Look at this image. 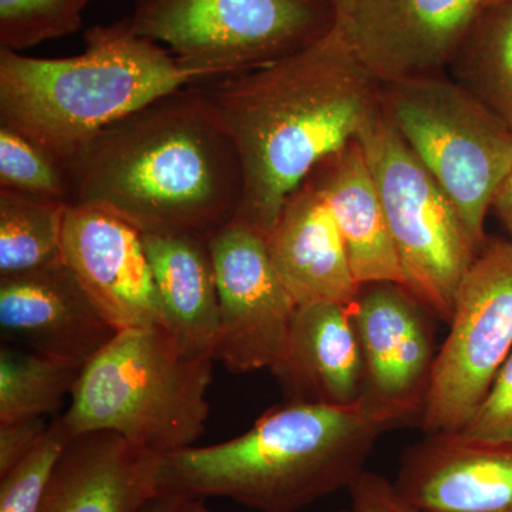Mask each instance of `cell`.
Instances as JSON below:
<instances>
[{
    "mask_svg": "<svg viewBox=\"0 0 512 512\" xmlns=\"http://www.w3.org/2000/svg\"><path fill=\"white\" fill-rule=\"evenodd\" d=\"M204 89L241 161L238 218L265 235L289 195L326 158L356 140L380 110V83L339 23L301 52L210 80Z\"/></svg>",
    "mask_w": 512,
    "mask_h": 512,
    "instance_id": "cell-1",
    "label": "cell"
},
{
    "mask_svg": "<svg viewBox=\"0 0 512 512\" xmlns=\"http://www.w3.org/2000/svg\"><path fill=\"white\" fill-rule=\"evenodd\" d=\"M66 167L72 205L113 212L143 234L210 238L241 210L237 147L200 83L111 124Z\"/></svg>",
    "mask_w": 512,
    "mask_h": 512,
    "instance_id": "cell-2",
    "label": "cell"
},
{
    "mask_svg": "<svg viewBox=\"0 0 512 512\" xmlns=\"http://www.w3.org/2000/svg\"><path fill=\"white\" fill-rule=\"evenodd\" d=\"M399 426L396 414L366 397L349 406L288 402L266 410L235 439L161 456L158 490L296 512L349 490L379 437Z\"/></svg>",
    "mask_w": 512,
    "mask_h": 512,
    "instance_id": "cell-3",
    "label": "cell"
},
{
    "mask_svg": "<svg viewBox=\"0 0 512 512\" xmlns=\"http://www.w3.org/2000/svg\"><path fill=\"white\" fill-rule=\"evenodd\" d=\"M84 45L80 55L64 59L0 47V126L64 165L101 131L157 97L212 80L138 35L130 18L93 26Z\"/></svg>",
    "mask_w": 512,
    "mask_h": 512,
    "instance_id": "cell-4",
    "label": "cell"
},
{
    "mask_svg": "<svg viewBox=\"0 0 512 512\" xmlns=\"http://www.w3.org/2000/svg\"><path fill=\"white\" fill-rule=\"evenodd\" d=\"M214 362L185 356L164 326L120 330L83 367L64 423L73 436L110 431L160 456L195 446Z\"/></svg>",
    "mask_w": 512,
    "mask_h": 512,
    "instance_id": "cell-5",
    "label": "cell"
},
{
    "mask_svg": "<svg viewBox=\"0 0 512 512\" xmlns=\"http://www.w3.org/2000/svg\"><path fill=\"white\" fill-rule=\"evenodd\" d=\"M380 106L481 251L488 210L512 170L511 128L476 94L441 74L380 84Z\"/></svg>",
    "mask_w": 512,
    "mask_h": 512,
    "instance_id": "cell-6",
    "label": "cell"
},
{
    "mask_svg": "<svg viewBox=\"0 0 512 512\" xmlns=\"http://www.w3.org/2000/svg\"><path fill=\"white\" fill-rule=\"evenodd\" d=\"M130 22L214 80L301 52L339 19L332 0H136Z\"/></svg>",
    "mask_w": 512,
    "mask_h": 512,
    "instance_id": "cell-7",
    "label": "cell"
},
{
    "mask_svg": "<svg viewBox=\"0 0 512 512\" xmlns=\"http://www.w3.org/2000/svg\"><path fill=\"white\" fill-rule=\"evenodd\" d=\"M362 144L379 190L406 289L440 322H450L460 282L478 249L453 202L396 128L379 113Z\"/></svg>",
    "mask_w": 512,
    "mask_h": 512,
    "instance_id": "cell-8",
    "label": "cell"
},
{
    "mask_svg": "<svg viewBox=\"0 0 512 512\" xmlns=\"http://www.w3.org/2000/svg\"><path fill=\"white\" fill-rule=\"evenodd\" d=\"M448 325L421 414L426 434L464 429L512 352L511 239H491L478 252Z\"/></svg>",
    "mask_w": 512,
    "mask_h": 512,
    "instance_id": "cell-9",
    "label": "cell"
},
{
    "mask_svg": "<svg viewBox=\"0 0 512 512\" xmlns=\"http://www.w3.org/2000/svg\"><path fill=\"white\" fill-rule=\"evenodd\" d=\"M220 302L215 360L235 375L284 356L296 302L276 271L265 234L235 218L208 238Z\"/></svg>",
    "mask_w": 512,
    "mask_h": 512,
    "instance_id": "cell-10",
    "label": "cell"
},
{
    "mask_svg": "<svg viewBox=\"0 0 512 512\" xmlns=\"http://www.w3.org/2000/svg\"><path fill=\"white\" fill-rule=\"evenodd\" d=\"M485 9V0H353L340 28L377 82L440 74Z\"/></svg>",
    "mask_w": 512,
    "mask_h": 512,
    "instance_id": "cell-11",
    "label": "cell"
},
{
    "mask_svg": "<svg viewBox=\"0 0 512 512\" xmlns=\"http://www.w3.org/2000/svg\"><path fill=\"white\" fill-rule=\"evenodd\" d=\"M349 309L365 360L366 399L403 424L420 421L437 357V319L393 282L360 286Z\"/></svg>",
    "mask_w": 512,
    "mask_h": 512,
    "instance_id": "cell-12",
    "label": "cell"
},
{
    "mask_svg": "<svg viewBox=\"0 0 512 512\" xmlns=\"http://www.w3.org/2000/svg\"><path fill=\"white\" fill-rule=\"evenodd\" d=\"M63 264L117 332L163 326V311L143 232L113 212L69 205Z\"/></svg>",
    "mask_w": 512,
    "mask_h": 512,
    "instance_id": "cell-13",
    "label": "cell"
},
{
    "mask_svg": "<svg viewBox=\"0 0 512 512\" xmlns=\"http://www.w3.org/2000/svg\"><path fill=\"white\" fill-rule=\"evenodd\" d=\"M394 484L421 512H512V441L427 434L404 451Z\"/></svg>",
    "mask_w": 512,
    "mask_h": 512,
    "instance_id": "cell-14",
    "label": "cell"
},
{
    "mask_svg": "<svg viewBox=\"0 0 512 512\" xmlns=\"http://www.w3.org/2000/svg\"><path fill=\"white\" fill-rule=\"evenodd\" d=\"M0 326L33 352L82 366L117 333L64 264L0 276Z\"/></svg>",
    "mask_w": 512,
    "mask_h": 512,
    "instance_id": "cell-15",
    "label": "cell"
},
{
    "mask_svg": "<svg viewBox=\"0 0 512 512\" xmlns=\"http://www.w3.org/2000/svg\"><path fill=\"white\" fill-rule=\"evenodd\" d=\"M269 255L296 305L355 301L360 285L325 195L311 178L289 195L265 235Z\"/></svg>",
    "mask_w": 512,
    "mask_h": 512,
    "instance_id": "cell-16",
    "label": "cell"
},
{
    "mask_svg": "<svg viewBox=\"0 0 512 512\" xmlns=\"http://www.w3.org/2000/svg\"><path fill=\"white\" fill-rule=\"evenodd\" d=\"M160 461L110 431L74 436L37 512H140L160 494Z\"/></svg>",
    "mask_w": 512,
    "mask_h": 512,
    "instance_id": "cell-17",
    "label": "cell"
},
{
    "mask_svg": "<svg viewBox=\"0 0 512 512\" xmlns=\"http://www.w3.org/2000/svg\"><path fill=\"white\" fill-rule=\"evenodd\" d=\"M274 373L289 402L349 406L365 397L366 370L349 305L296 306Z\"/></svg>",
    "mask_w": 512,
    "mask_h": 512,
    "instance_id": "cell-18",
    "label": "cell"
},
{
    "mask_svg": "<svg viewBox=\"0 0 512 512\" xmlns=\"http://www.w3.org/2000/svg\"><path fill=\"white\" fill-rule=\"evenodd\" d=\"M163 326L192 359H214L220 339V302L208 238L174 232L143 234Z\"/></svg>",
    "mask_w": 512,
    "mask_h": 512,
    "instance_id": "cell-19",
    "label": "cell"
},
{
    "mask_svg": "<svg viewBox=\"0 0 512 512\" xmlns=\"http://www.w3.org/2000/svg\"><path fill=\"white\" fill-rule=\"evenodd\" d=\"M325 195L360 285L393 282L406 288L379 190L360 141L326 158L309 175Z\"/></svg>",
    "mask_w": 512,
    "mask_h": 512,
    "instance_id": "cell-20",
    "label": "cell"
},
{
    "mask_svg": "<svg viewBox=\"0 0 512 512\" xmlns=\"http://www.w3.org/2000/svg\"><path fill=\"white\" fill-rule=\"evenodd\" d=\"M69 205L0 190V276L63 264V228Z\"/></svg>",
    "mask_w": 512,
    "mask_h": 512,
    "instance_id": "cell-21",
    "label": "cell"
},
{
    "mask_svg": "<svg viewBox=\"0 0 512 512\" xmlns=\"http://www.w3.org/2000/svg\"><path fill=\"white\" fill-rule=\"evenodd\" d=\"M451 66L512 131V0L484 9Z\"/></svg>",
    "mask_w": 512,
    "mask_h": 512,
    "instance_id": "cell-22",
    "label": "cell"
},
{
    "mask_svg": "<svg viewBox=\"0 0 512 512\" xmlns=\"http://www.w3.org/2000/svg\"><path fill=\"white\" fill-rule=\"evenodd\" d=\"M82 365L3 346L0 350V423L60 416L72 396Z\"/></svg>",
    "mask_w": 512,
    "mask_h": 512,
    "instance_id": "cell-23",
    "label": "cell"
},
{
    "mask_svg": "<svg viewBox=\"0 0 512 512\" xmlns=\"http://www.w3.org/2000/svg\"><path fill=\"white\" fill-rule=\"evenodd\" d=\"M0 190L72 205V184L66 165L28 137L5 126H0Z\"/></svg>",
    "mask_w": 512,
    "mask_h": 512,
    "instance_id": "cell-24",
    "label": "cell"
},
{
    "mask_svg": "<svg viewBox=\"0 0 512 512\" xmlns=\"http://www.w3.org/2000/svg\"><path fill=\"white\" fill-rule=\"evenodd\" d=\"M73 437L62 414L53 417L36 446L0 476V512L39 511L57 464Z\"/></svg>",
    "mask_w": 512,
    "mask_h": 512,
    "instance_id": "cell-25",
    "label": "cell"
},
{
    "mask_svg": "<svg viewBox=\"0 0 512 512\" xmlns=\"http://www.w3.org/2000/svg\"><path fill=\"white\" fill-rule=\"evenodd\" d=\"M84 0H0V47L29 49L82 28Z\"/></svg>",
    "mask_w": 512,
    "mask_h": 512,
    "instance_id": "cell-26",
    "label": "cell"
},
{
    "mask_svg": "<svg viewBox=\"0 0 512 512\" xmlns=\"http://www.w3.org/2000/svg\"><path fill=\"white\" fill-rule=\"evenodd\" d=\"M461 431L477 439L512 441V352L498 370L483 403Z\"/></svg>",
    "mask_w": 512,
    "mask_h": 512,
    "instance_id": "cell-27",
    "label": "cell"
},
{
    "mask_svg": "<svg viewBox=\"0 0 512 512\" xmlns=\"http://www.w3.org/2000/svg\"><path fill=\"white\" fill-rule=\"evenodd\" d=\"M355 512H421L397 490L394 481L365 471L349 487Z\"/></svg>",
    "mask_w": 512,
    "mask_h": 512,
    "instance_id": "cell-28",
    "label": "cell"
},
{
    "mask_svg": "<svg viewBox=\"0 0 512 512\" xmlns=\"http://www.w3.org/2000/svg\"><path fill=\"white\" fill-rule=\"evenodd\" d=\"M49 424L43 417L0 423V476L8 473L36 446Z\"/></svg>",
    "mask_w": 512,
    "mask_h": 512,
    "instance_id": "cell-29",
    "label": "cell"
},
{
    "mask_svg": "<svg viewBox=\"0 0 512 512\" xmlns=\"http://www.w3.org/2000/svg\"><path fill=\"white\" fill-rule=\"evenodd\" d=\"M493 208L503 221L504 227L510 232L512 241V170L495 194Z\"/></svg>",
    "mask_w": 512,
    "mask_h": 512,
    "instance_id": "cell-30",
    "label": "cell"
},
{
    "mask_svg": "<svg viewBox=\"0 0 512 512\" xmlns=\"http://www.w3.org/2000/svg\"><path fill=\"white\" fill-rule=\"evenodd\" d=\"M183 501L181 495L160 493L151 498L140 512H180Z\"/></svg>",
    "mask_w": 512,
    "mask_h": 512,
    "instance_id": "cell-31",
    "label": "cell"
},
{
    "mask_svg": "<svg viewBox=\"0 0 512 512\" xmlns=\"http://www.w3.org/2000/svg\"><path fill=\"white\" fill-rule=\"evenodd\" d=\"M180 512H212L207 505L204 504L202 498H184L181 504ZM336 512H355L353 510H342Z\"/></svg>",
    "mask_w": 512,
    "mask_h": 512,
    "instance_id": "cell-32",
    "label": "cell"
},
{
    "mask_svg": "<svg viewBox=\"0 0 512 512\" xmlns=\"http://www.w3.org/2000/svg\"><path fill=\"white\" fill-rule=\"evenodd\" d=\"M332 3L335 6L336 13H338V19L342 20L348 13L350 6H352L353 0H332Z\"/></svg>",
    "mask_w": 512,
    "mask_h": 512,
    "instance_id": "cell-33",
    "label": "cell"
},
{
    "mask_svg": "<svg viewBox=\"0 0 512 512\" xmlns=\"http://www.w3.org/2000/svg\"><path fill=\"white\" fill-rule=\"evenodd\" d=\"M503 2H505V0H485V8H490V6H495Z\"/></svg>",
    "mask_w": 512,
    "mask_h": 512,
    "instance_id": "cell-34",
    "label": "cell"
},
{
    "mask_svg": "<svg viewBox=\"0 0 512 512\" xmlns=\"http://www.w3.org/2000/svg\"><path fill=\"white\" fill-rule=\"evenodd\" d=\"M89 2L90 0H84V3H86V5H89Z\"/></svg>",
    "mask_w": 512,
    "mask_h": 512,
    "instance_id": "cell-35",
    "label": "cell"
}]
</instances>
